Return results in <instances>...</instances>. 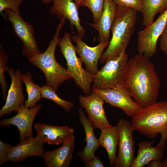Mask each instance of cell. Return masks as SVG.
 Returning a JSON list of instances; mask_svg holds the SVG:
<instances>
[{"mask_svg": "<svg viewBox=\"0 0 167 167\" xmlns=\"http://www.w3.org/2000/svg\"><path fill=\"white\" fill-rule=\"evenodd\" d=\"M101 131L98 139L100 145L106 151L110 166L114 165L117 155L119 132L117 126L103 128Z\"/></svg>", "mask_w": 167, "mask_h": 167, "instance_id": "21", "label": "cell"}, {"mask_svg": "<svg viewBox=\"0 0 167 167\" xmlns=\"http://www.w3.org/2000/svg\"><path fill=\"white\" fill-rule=\"evenodd\" d=\"M8 59L7 54L4 51L2 46H0V83L2 88L3 99L6 100L7 91V84L5 79L4 73L7 71V62Z\"/></svg>", "mask_w": 167, "mask_h": 167, "instance_id": "26", "label": "cell"}, {"mask_svg": "<svg viewBox=\"0 0 167 167\" xmlns=\"http://www.w3.org/2000/svg\"><path fill=\"white\" fill-rule=\"evenodd\" d=\"M61 52L66 62L67 73L86 95L91 93V84L94 75L85 70L80 58L76 56L75 46L72 44L70 34L66 32L60 38L58 44Z\"/></svg>", "mask_w": 167, "mask_h": 167, "instance_id": "5", "label": "cell"}, {"mask_svg": "<svg viewBox=\"0 0 167 167\" xmlns=\"http://www.w3.org/2000/svg\"><path fill=\"white\" fill-rule=\"evenodd\" d=\"M118 6H126L142 12L143 5L142 0H113Z\"/></svg>", "mask_w": 167, "mask_h": 167, "instance_id": "29", "label": "cell"}, {"mask_svg": "<svg viewBox=\"0 0 167 167\" xmlns=\"http://www.w3.org/2000/svg\"><path fill=\"white\" fill-rule=\"evenodd\" d=\"M44 143L36 137H29L18 145L11 147L7 156V161L19 162L32 156H42Z\"/></svg>", "mask_w": 167, "mask_h": 167, "instance_id": "16", "label": "cell"}, {"mask_svg": "<svg viewBox=\"0 0 167 167\" xmlns=\"http://www.w3.org/2000/svg\"><path fill=\"white\" fill-rule=\"evenodd\" d=\"M162 167H167V158H166L163 162H162Z\"/></svg>", "mask_w": 167, "mask_h": 167, "instance_id": "35", "label": "cell"}, {"mask_svg": "<svg viewBox=\"0 0 167 167\" xmlns=\"http://www.w3.org/2000/svg\"><path fill=\"white\" fill-rule=\"evenodd\" d=\"M42 2L46 4H49L52 2V0H41Z\"/></svg>", "mask_w": 167, "mask_h": 167, "instance_id": "36", "label": "cell"}, {"mask_svg": "<svg viewBox=\"0 0 167 167\" xmlns=\"http://www.w3.org/2000/svg\"><path fill=\"white\" fill-rule=\"evenodd\" d=\"M92 91L100 96L105 102L122 109L128 117H132L141 108L123 84L104 90L92 88Z\"/></svg>", "mask_w": 167, "mask_h": 167, "instance_id": "10", "label": "cell"}, {"mask_svg": "<svg viewBox=\"0 0 167 167\" xmlns=\"http://www.w3.org/2000/svg\"><path fill=\"white\" fill-rule=\"evenodd\" d=\"M7 71L11 79V83L8 92L4 105L0 110V117L17 112L24 102V97L22 89L21 73L19 69L15 71L8 67Z\"/></svg>", "mask_w": 167, "mask_h": 167, "instance_id": "14", "label": "cell"}, {"mask_svg": "<svg viewBox=\"0 0 167 167\" xmlns=\"http://www.w3.org/2000/svg\"><path fill=\"white\" fill-rule=\"evenodd\" d=\"M137 11L126 6H117L111 31L112 36L106 50L100 58L105 63L125 52L134 31Z\"/></svg>", "mask_w": 167, "mask_h": 167, "instance_id": "3", "label": "cell"}, {"mask_svg": "<svg viewBox=\"0 0 167 167\" xmlns=\"http://www.w3.org/2000/svg\"><path fill=\"white\" fill-rule=\"evenodd\" d=\"M56 91L46 84L41 87L42 98L50 100L61 107L66 112H70L74 105V103L71 101H66L61 98L57 94Z\"/></svg>", "mask_w": 167, "mask_h": 167, "instance_id": "25", "label": "cell"}, {"mask_svg": "<svg viewBox=\"0 0 167 167\" xmlns=\"http://www.w3.org/2000/svg\"><path fill=\"white\" fill-rule=\"evenodd\" d=\"M142 25L146 27L154 21L155 15L167 8V0H142Z\"/></svg>", "mask_w": 167, "mask_h": 167, "instance_id": "23", "label": "cell"}, {"mask_svg": "<svg viewBox=\"0 0 167 167\" xmlns=\"http://www.w3.org/2000/svg\"><path fill=\"white\" fill-rule=\"evenodd\" d=\"M12 146L11 145L0 140V165L7 161V156L9 151Z\"/></svg>", "mask_w": 167, "mask_h": 167, "instance_id": "30", "label": "cell"}, {"mask_svg": "<svg viewBox=\"0 0 167 167\" xmlns=\"http://www.w3.org/2000/svg\"><path fill=\"white\" fill-rule=\"evenodd\" d=\"M79 99L80 105L87 113L88 118L95 128L101 130L112 126L105 114L104 107L105 102L100 96L92 91L88 95H79Z\"/></svg>", "mask_w": 167, "mask_h": 167, "instance_id": "11", "label": "cell"}, {"mask_svg": "<svg viewBox=\"0 0 167 167\" xmlns=\"http://www.w3.org/2000/svg\"><path fill=\"white\" fill-rule=\"evenodd\" d=\"M82 37L78 34L72 36L71 39L76 44V52L79 55L82 62L84 63L87 70L93 75L98 71V62L109 42H100L97 45L90 47L82 41Z\"/></svg>", "mask_w": 167, "mask_h": 167, "instance_id": "12", "label": "cell"}, {"mask_svg": "<svg viewBox=\"0 0 167 167\" xmlns=\"http://www.w3.org/2000/svg\"><path fill=\"white\" fill-rule=\"evenodd\" d=\"M132 118L131 122L134 131L150 139L161 135L156 146L164 151L167 140V101L140 108Z\"/></svg>", "mask_w": 167, "mask_h": 167, "instance_id": "2", "label": "cell"}, {"mask_svg": "<svg viewBox=\"0 0 167 167\" xmlns=\"http://www.w3.org/2000/svg\"><path fill=\"white\" fill-rule=\"evenodd\" d=\"M4 11L12 25L14 32L22 42L23 54L29 60L36 54L41 53L34 35L33 26L24 20L20 14L10 9Z\"/></svg>", "mask_w": 167, "mask_h": 167, "instance_id": "7", "label": "cell"}, {"mask_svg": "<svg viewBox=\"0 0 167 167\" xmlns=\"http://www.w3.org/2000/svg\"><path fill=\"white\" fill-rule=\"evenodd\" d=\"M167 21V8L156 20L138 33V53L150 58L156 52L157 42Z\"/></svg>", "mask_w": 167, "mask_h": 167, "instance_id": "9", "label": "cell"}, {"mask_svg": "<svg viewBox=\"0 0 167 167\" xmlns=\"http://www.w3.org/2000/svg\"><path fill=\"white\" fill-rule=\"evenodd\" d=\"M117 7L113 0H105L103 11L98 20L90 24L98 32L100 42H109L110 32L115 17Z\"/></svg>", "mask_w": 167, "mask_h": 167, "instance_id": "20", "label": "cell"}, {"mask_svg": "<svg viewBox=\"0 0 167 167\" xmlns=\"http://www.w3.org/2000/svg\"><path fill=\"white\" fill-rule=\"evenodd\" d=\"M152 142L142 141L138 143L137 154L131 167H143L153 161L161 160L164 151L156 146L153 147Z\"/></svg>", "mask_w": 167, "mask_h": 167, "instance_id": "22", "label": "cell"}, {"mask_svg": "<svg viewBox=\"0 0 167 167\" xmlns=\"http://www.w3.org/2000/svg\"><path fill=\"white\" fill-rule=\"evenodd\" d=\"M75 137L72 136L58 149L44 153L42 157L47 167H68L73 157Z\"/></svg>", "mask_w": 167, "mask_h": 167, "instance_id": "18", "label": "cell"}, {"mask_svg": "<svg viewBox=\"0 0 167 167\" xmlns=\"http://www.w3.org/2000/svg\"><path fill=\"white\" fill-rule=\"evenodd\" d=\"M85 167H104V164L98 156H94L85 164Z\"/></svg>", "mask_w": 167, "mask_h": 167, "instance_id": "32", "label": "cell"}, {"mask_svg": "<svg viewBox=\"0 0 167 167\" xmlns=\"http://www.w3.org/2000/svg\"><path fill=\"white\" fill-rule=\"evenodd\" d=\"M147 165L150 167H162L161 160H155L151 161Z\"/></svg>", "mask_w": 167, "mask_h": 167, "instance_id": "33", "label": "cell"}, {"mask_svg": "<svg viewBox=\"0 0 167 167\" xmlns=\"http://www.w3.org/2000/svg\"><path fill=\"white\" fill-rule=\"evenodd\" d=\"M123 84L141 108L156 102L161 81L154 65L144 55L138 53L128 59Z\"/></svg>", "mask_w": 167, "mask_h": 167, "instance_id": "1", "label": "cell"}, {"mask_svg": "<svg viewBox=\"0 0 167 167\" xmlns=\"http://www.w3.org/2000/svg\"><path fill=\"white\" fill-rule=\"evenodd\" d=\"M34 127L36 137L44 143L59 145L74 135V130L67 126H58L46 124H36Z\"/></svg>", "mask_w": 167, "mask_h": 167, "instance_id": "17", "label": "cell"}, {"mask_svg": "<svg viewBox=\"0 0 167 167\" xmlns=\"http://www.w3.org/2000/svg\"><path fill=\"white\" fill-rule=\"evenodd\" d=\"M105 0H83L80 6L86 7L91 11L94 23H96L102 14Z\"/></svg>", "mask_w": 167, "mask_h": 167, "instance_id": "27", "label": "cell"}, {"mask_svg": "<svg viewBox=\"0 0 167 167\" xmlns=\"http://www.w3.org/2000/svg\"><path fill=\"white\" fill-rule=\"evenodd\" d=\"M119 132L118 154L115 167H131L135 159L134 130L131 122L121 118L117 125Z\"/></svg>", "mask_w": 167, "mask_h": 167, "instance_id": "8", "label": "cell"}, {"mask_svg": "<svg viewBox=\"0 0 167 167\" xmlns=\"http://www.w3.org/2000/svg\"><path fill=\"white\" fill-rule=\"evenodd\" d=\"M128 59L125 51L107 62L94 75L92 88L104 90L123 85Z\"/></svg>", "mask_w": 167, "mask_h": 167, "instance_id": "6", "label": "cell"}, {"mask_svg": "<svg viewBox=\"0 0 167 167\" xmlns=\"http://www.w3.org/2000/svg\"><path fill=\"white\" fill-rule=\"evenodd\" d=\"M160 47L164 54L167 55V21L160 36Z\"/></svg>", "mask_w": 167, "mask_h": 167, "instance_id": "31", "label": "cell"}, {"mask_svg": "<svg viewBox=\"0 0 167 167\" xmlns=\"http://www.w3.org/2000/svg\"><path fill=\"white\" fill-rule=\"evenodd\" d=\"M24 0H0V13L3 15V11L10 9L20 14L19 6Z\"/></svg>", "mask_w": 167, "mask_h": 167, "instance_id": "28", "label": "cell"}, {"mask_svg": "<svg viewBox=\"0 0 167 167\" xmlns=\"http://www.w3.org/2000/svg\"><path fill=\"white\" fill-rule=\"evenodd\" d=\"M41 107V105L38 104L32 108H28L23 104L18 110L15 115L1 120L0 126H4L12 125L17 126L19 132L21 141L32 137L33 120Z\"/></svg>", "mask_w": 167, "mask_h": 167, "instance_id": "13", "label": "cell"}, {"mask_svg": "<svg viewBox=\"0 0 167 167\" xmlns=\"http://www.w3.org/2000/svg\"><path fill=\"white\" fill-rule=\"evenodd\" d=\"M32 75L29 72L21 74V79L24 84L28 97L24 102V105L28 108L35 106L41 99V87L34 84L32 80Z\"/></svg>", "mask_w": 167, "mask_h": 167, "instance_id": "24", "label": "cell"}, {"mask_svg": "<svg viewBox=\"0 0 167 167\" xmlns=\"http://www.w3.org/2000/svg\"><path fill=\"white\" fill-rule=\"evenodd\" d=\"M65 19H61L45 51L43 53L36 54L28 60L33 66L37 67L43 73L46 78V84L56 91L61 84L71 79L66 69L57 62L55 56L56 47L60 39V32Z\"/></svg>", "mask_w": 167, "mask_h": 167, "instance_id": "4", "label": "cell"}, {"mask_svg": "<svg viewBox=\"0 0 167 167\" xmlns=\"http://www.w3.org/2000/svg\"><path fill=\"white\" fill-rule=\"evenodd\" d=\"M53 4L49 11L51 14L56 15L58 19H67L71 27L75 26L78 34L82 37L85 33L80 23L78 8L73 0H52Z\"/></svg>", "mask_w": 167, "mask_h": 167, "instance_id": "15", "label": "cell"}, {"mask_svg": "<svg viewBox=\"0 0 167 167\" xmlns=\"http://www.w3.org/2000/svg\"><path fill=\"white\" fill-rule=\"evenodd\" d=\"M75 3L78 8L80 6L83 0H73Z\"/></svg>", "mask_w": 167, "mask_h": 167, "instance_id": "34", "label": "cell"}, {"mask_svg": "<svg viewBox=\"0 0 167 167\" xmlns=\"http://www.w3.org/2000/svg\"><path fill=\"white\" fill-rule=\"evenodd\" d=\"M78 113L79 120L84 130L86 145L81 151L77 153V155L85 164L95 156V152L100 145L98 139L95 136V127L92 123L86 116L82 108L79 109Z\"/></svg>", "mask_w": 167, "mask_h": 167, "instance_id": "19", "label": "cell"}]
</instances>
